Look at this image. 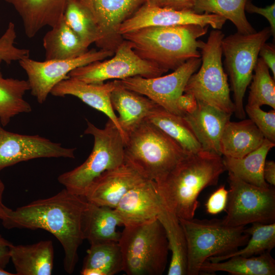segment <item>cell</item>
Listing matches in <instances>:
<instances>
[{"mask_svg":"<svg viewBox=\"0 0 275 275\" xmlns=\"http://www.w3.org/2000/svg\"><path fill=\"white\" fill-rule=\"evenodd\" d=\"M88 201L64 188L56 195L13 210L6 207L2 220L7 229H41L51 233L64 252L65 270L72 274L78 260V250L85 240L83 218Z\"/></svg>","mask_w":275,"mask_h":275,"instance_id":"1","label":"cell"},{"mask_svg":"<svg viewBox=\"0 0 275 275\" xmlns=\"http://www.w3.org/2000/svg\"><path fill=\"white\" fill-rule=\"evenodd\" d=\"M225 171L221 155L203 150L188 154L155 183L162 205L179 218H194L200 193L216 185Z\"/></svg>","mask_w":275,"mask_h":275,"instance_id":"2","label":"cell"},{"mask_svg":"<svg viewBox=\"0 0 275 275\" xmlns=\"http://www.w3.org/2000/svg\"><path fill=\"white\" fill-rule=\"evenodd\" d=\"M208 26L198 24L154 26L122 35L136 53L167 72L174 70L189 59L201 58L199 51Z\"/></svg>","mask_w":275,"mask_h":275,"instance_id":"3","label":"cell"},{"mask_svg":"<svg viewBox=\"0 0 275 275\" xmlns=\"http://www.w3.org/2000/svg\"><path fill=\"white\" fill-rule=\"evenodd\" d=\"M124 149L126 159L155 183L190 154L147 119L127 134Z\"/></svg>","mask_w":275,"mask_h":275,"instance_id":"4","label":"cell"},{"mask_svg":"<svg viewBox=\"0 0 275 275\" xmlns=\"http://www.w3.org/2000/svg\"><path fill=\"white\" fill-rule=\"evenodd\" d=\"M179 219L187 243V275L200 274L208 258L233 253L250 238L245 226L229 227L222 219Z\"/></svg>","mask_w":275,"mask_h":275,"instance_id":"5","label":"cell"},{"mask_svg":"<svg viewBox=\"0 0 275 275\" xmlns=\"http://www.w3.org/2000/svg\"><path fill=\"white\" fill-rule=\"evenodd\" d=\"M86 134L94 139L92 151L81 164L59 176L58 180L70 193L81 197L92 183L106 171L114 169L126 160L124 140L116 125L108 119L103 128L87 120Z\"/></svg>","mask_w":275,"mask_h":275,"instance_id":"6","label":"cell"},{"mask_svg":"<svg viewBox=\"0 0 275 275\" xmlns=\"http://www.w3.org/2000/svg\"><path fill=\"white\" fill-rule=\"evenodd\" d=\"M128 275H161L166 270L169 245L161 224L156 218L124 226L118 242Z\"/></svg>","mask_w":275,"mask_h":275,"instance_id":"7","label":"cell"},{"mask_svg":"<svg viewBox=\"0 0 275 275\" xmlns=\"http://www.w3.org/2000/svg\"><path fill=\"white\" fill-rule=\"evenodd\" d=\"M224 34L214 29L206 42L202 41L199 70L188 79L184 93L192 94L198 101L232 114L235 106L230 95L227 75L222 64V42Z\"/></svg>","mask_w":275,"mask_h":275,"instance_id":"8","label":"cell"},{"mask_svg":"<svg viewBox=\"0 0 275 275\" xmlns=\"http://www.w3.org/2000/svg\"><path fill=\"white\" fill-rule=\"evenodd\" d=\"M271 35L270 28L249 34L238 32L224 38L222 52L234 95V113L237 118L245 117L243 98L252 80L261 46Z\"/></svg>","mask_w":275,"mask_h":275,"instance_id":"9","label":"cell"},{"mask_svg":"<svg viewBox=\"0 0 275 275\" xmlns=\"http://www.w3.org/2000/svg\"><path fill=\"white\" fill-rule=\"evenodd\" d=\"M230 189L222 221L229 227L245 226L254 223H275V189L259 187L228 172Z\"/></svg>","mask_w":275,"mask_h":275,"instance_id":"10","label":"cell"},{"mask_svg":"<svg viewBox=\"0 0 275 275\" xmlns=\"http://www.w3.org/2000/svg\"><path fill=\"white\" fill-rule=\"evenodd\" d=\"M165 72L157 65L141 58L131 44L123 39L111 59L78 67L68 76L87 83L100 84L107 80H121L134 76L155 77Z\"/></svg>","mask_w":275,"mask_h":275,"instance_id":"11","label":"cell"},{"mask_svg":"<svg viewBox=\"0 0 275 275\" xmlns=\"http://www.w3.org/2000/svg\"><path fill=\"white\" fill-rule=\"evenodd\" d=\"M114 52L102 49H92L70 59L41 62L26 57L19 60V63L28 75L32 95L42 104L46 101L53 87L68 78L71 71L95 61L104 60L112 57Z\"/></svg>","mask_w":275,"mask_h":275,"instance_id":"12","label":"cell"},{"mask_svg":"<svg viewBox=\"0 0 275 275\" xmlns=\"http://www.w3.org/2000/svg\"><path fill=\"white\" fill-rule=\"evenodd\" d=\"M201 63V58H193L164 76L151 78L134 76L117 80L122 87L148 97L173 114L182 116L177 106V100Z\"/></svg>","mask_w":275,"mask_h":275,"instance_id":"13","label":"cell"},{"mask_svg":"<svg viewBox=\"0 0 275 275\" xmlns=\"http://www.w3.org/2000/svg\"><path fill=\"white\" fill-rule=\"evenodd\" d=\"M75 148H67L39 135L5 130L0 122V172L19 162L39 158H74Z\"/></svg>","mask_w":275,"mask_h":275,"instance_id":"14","label":"cell"},{"mask_svg":"<svg viewBox=\"0 0 275 275\" xmlns=\"http://www.w3.org/2000/svg\"><path fill=\"white\" fill-rule=\"evenodd\" d=\"M91 12L99 31L95 43L100 49L115 51L123 40L121 25L143 4L144 0H79Z\"/></svg>","mask_w":275,"mask_h":275,"instance_id":"15","label":"cell"},{"mask_svg":"<svg viewBox=\"0 0 275 275\" xmlns=\"http://www.w3.org/2000/svg\"><path fill=\"white\" fill-rule=\"evenodd\" d=\"M226 19L210 13H197L193 11H178L163 7L143 4L121 25L119 33L124 34L142 28L154 26L198 24L219 30Z\"/></svg>","mask_w":275,"mask_h":275,"instance_id":"16","label":"cell"},{"mask_svg":"<svg viewBox=\"0 0 275 275\" xmlns=\"http://www.w3.org/2000/svg\"><path fill=\"white\" fill-rule=\"evenodd\" d=\"M147 179L130 162L103 173L90 185L84 198L94 204L115 208L131 188Z\"/></svg>","mask_w":275,"mask_h":275,"instance_id":"17","label":"cell"},{"mask_svg":"<svg viewBox=\"0 0 275 275\" xmlns=\"http://www.w3.org/2000/svg\"><path fill=\"white\" fill-rule=\"evenodd\" d=\"M162 204L154 181L147 179L129 190L114 208L124 226L157 218Z\"/></svg>","mask_w":275,"mask_h":275,"instance_id":"18","label":"cell"},{"mask_svg":"<svg viewBox=\"0 0 275 275\" xmlns=\"http://www.w3.org/2000/svg\"><path fill=\"white\" fill-rule=\"evenodd\" d=\"M116 86V80L106 83L92 84L68 77L54 86L50 94L57 97L74 96L102 112L116 125L125 140L111 101V93Z\"/></svg>","mask_w":275,"mask_h":275,"instance_id":"19","label":"cell"},{"mask_svg":"<svg viewBox=\"0 0 275 275\" xmlns=\"http://www.w3.org/2000/svg\"><path fill=\"white\" fill-rule=\"evenodd\" d=\"M196 109L182 117L192 130L203 151L221 155L219 141L232 114L197 101ZM222 156V155H221Z\"/></svg>","mask_w":275,"mask_h":275,"instance_id":"20","label":"cell"},{"mask_svg":"<svg viewBox=\"0 0 275 275\" xmlns=\"http://www.w3.org/2000/svg\"><path fill=\"white\" fill-rule=\"evenodd\" d=\"M21 18L25 35L34 37L43 28L62 18L67 0H5Z\"/></svg>","mask_w":275,"mask_h":275,"instance_id":"21","label":"cell"},{"mask_svg":"<svg viewBox=\"0 0 275 275\" xmlns=\"http://www.w3.org/2000/svg\"><path fill=\"white\" fill-rule=\"evenodd\" d=\"M116 80L117 86L111 93V101L114 110L119 113L118 121L125 141L127 134L146 120L157 104Z\"/></svg>","mask_w":275,"mask_h":275,"instance_id":"22","label":"cell"},{"mask_svg":"<svg viewBox=\"0 0 275 275\" xmlns=\"http://www.w3.org/2000/svg\"><path fill=\"white\" fill-rule=\"evenodd\" d=\"M54 249L51 240L27 245L13 244L10 260L16 275H50L53 267Z\"/></svg>","mask_w":275,"mask_h":275,"instance_id":"23","label":"cell"},{"mask_svg":"<svg viewBox=\"0 0 275 275\" xmlns=\"http://www.w3.org/2000/svg\"><path fill=\"white\" fill-rule=\"evenodd\" d=\"M265 138L249 119L239 122L229 121L219 141V152L224 157L241 158L258 148Z\"/></svg>","mask_w":275,"mask_h":275,"instance_id":"24","label":"cell"},{"mask_svg":"<svg viewBox=\"0 0 275 275\" xmlns=\"http://www.w3.org/2000/svg\"><path fill=\"white\" fill-rule=\"evenodd\" d=\"M122 225L114 208L88 202L83 218L85 240L91 244L119 242L121 233L117 231Z\"/></svg>","mask_w":275,"mask_h":275,"instance_id":"25","label":"cell"},{"mask_svg":"<svg viewBox=\"0 0 275 275\" xmlns=\"http://www.w3.org/2000/svg\"><path fill=\"white\" fill-rule=\"evenodd\" d=\"M43 37L45 60H66L79 57L89 50L66 23L63 16Z\"/></svg>","mask_w":275,"mask_h":275,"instance_id":"26","label":"cell"},{"mask_svg":"<svg viewBox=\"0 0 275 275\" xmlns=\"http://www.w3.org/2000/svg\"><path fill=\"white\" fill-rule=\"evenodd\" d=\"M274 146L275 143L265 139L258 148L241 158L224 157L226 170L247 183L268 187L270 185L264 180L263 171L267 154Z\"/></svg>","mask_w":275,"mask_h":275,"instance_id":"27","label":"cell"},{"mask_svg":"<svg viewBox=\"0 0 275 275\" xmlns=\"http://www.w3.org/2000/svg\"><path fill=\"white\" fill-rule=\"evenodd\" d=\"M201 272L224 271L233 275H274L275 260L270 252L253 256H234L219 262L205 261Z\"/></svg>","mask_w":275,"mask_h":275,"instance_id":"28","label":"cell"},{"mask_svg":"<svg viewBox=\"0 0 275 275\" xmlns=\"http://www.w3.org/2000/svg\"><path fill=\"white\" fill-rule=\"evenodd\" d=\"M157 218L164 228L171 253L167 274L187 275V243L179 218L162 205Z\"/></svg>","mask_w":275,"mask_h":275,"instance_id":"29","label":"cell"},{"mask_svg":"<svg viewBox=\"0 0 275 275\" xmlns=\"http://www.w3.org/2000/svg\"><path fill=\"white\" fill-rule=\"evenodd\" d=\"M123 271V260L118 242L91 244L80 271L82 275H114Z\"/></svg>","mask_w":275,"mask_h":275,"instance_id":"30","label":"cell"},{"mask_svg":"<svg viewBox=\"0 0 275 275\" xmlns=\"http://www.w3.org/2000/svg\"><path fill=\"white\" fill-rule=\"evenodd\" d=\"M147 120L173 139L185 151L196 153L203 150L182 116L173 114L157 104Z\"/></svg>","mask_w":275,"mask_h":275,"instance_id":"31","label":"cell"},{"mask_svg":"<svg viewBox=\"0 0 275 275\" xmlns=\"http://www.w3.org/2000/svg\"><path fill=\"white\" fill-rule=\"evenodd\" d=\"M29 90L28 80L5 78L0 68V122L3 127L15 116L32 111L31 105L24 98Z\"/></svg>","mask_w":275,"mask_h":275,"instance_id":"32","label":"cell"},{"mask_svg":"<svg viewBox=\"0 0 275 275\" xmlns=\"http://www.w3.org/2000/svg\"><path fill=\"white\" fill-rule=\"evenodd\" d=\"M249 0H197L194 9L197 13H210L231 21L237 32L249 34L256 31L247 20L245 6Z\"/></svg>","mask_w":275,"mask_h":275,"instance_id":"33","label":"cell"},{"mask_svg":"<svg viewBox=\"0 0 275 275\" xmlns=\"http://www.w3.org/2000/svg\"><path fill=\"white\" fill-rule=\"evenodd\" d=\"M251 224V227L246 228L250 238L244 248L224 256L210 257L207 260L219 262L234 256L250 257L270 252L275 246V223Z\"/></svg>","mask_w":275,"mask_h":275,"instance_id":"34","label":"cell"},{"mask_svg":"<svg viewBox=\"0 0 275 275\" xmlns=\"http://www.w3.org/2000/svg\"><path fill=\"white\" fill-rule=\"evenodd\" d=\"M63 17L84 45L89 47L99 39V31L89 9L79 0H67Z\"/></svg>","mask_w":275,"mask_h":275,"instance_id":"35","label":"cell"},{"mask_svg":"<svg viewBox=\"0 0 275 275\" xmlns=\"http://www.w3.org/2000/svg\"><path fill=\"white\" fill-rule=\"evenodd\" d=\"M248 105L261 107L266 105L275 109V82L269 68L260 58L254 68Z\"/></svg>","mask_w":275,"mask_h":275,"instance_id":"36","label":"cell"},{"mask_svg":"<svg viewBox=\"0 0 275 275\" xmlns=\"http://www.w3.org/2000/svg\"><path fill=\"white\" fill-rule=\"evenodd\" d=\"M16 36L15 24L10 22L5 33L0 37V64L3 62L10 64L14 61L29 57V49L15 46Z\"/></svg>","mask_w":275,"mask_h":275,"instance_id":"37","label":"cell"},{"mask_svg":"<svg viewBox=\"0 0 275 275\" xmlns=\"http://www.w3.org/2000/svg\"><path fill=\"white\" fill-rule=\"evenodd\" d=\"M260 107L246 104L244 110L265 139L275 143V109L265 112Z\"/></svg>","mask_w":275,"mask_h":275,"instance_id":"38","label":"cell"},{"mask_svg":"<svg viewBox=\"0 0 275 275\" xmlns=\"http://www.w3.org/2000/svg\"><path fill=\"white\" fill-rule=\"evenodd\" d=\"M229 191L224 185L215 190L209 197L206 204L208 213L216 214L225 209L228 198Z\"/></svg>","mask_w":275,"mask_h":275,"instance_id":"39","label":"cell"},{"mask_svg":"<svg viewBox=\"0 0 275 275\" xmlns=\"http://www.w3.org/2000/svg\"><path fill=\"white\" fill-rule=\"evenodd\" d=\"M245 11L250 13L260 14L266 18L270 25L271 35L275 36V3L265 7H259L250 1H248L245 6Z\"/></svg>","mask_w":275,"mask_h":275,"instance_id":"40","label":"cell"},{"mask_svg":"<svg viewBox=\"0 0 275 275\" xmlns=\"http://www.w3.org/2000/svg\"><path fill=\"white\" fill-rule=\"evenodd\" d=\"M197 100L193 94L183 93L178 98L177 106L183 116L185 114H189L193 112L197 108Z\"/></svg>","mask_w":275,"mask_h":275,"instance_id":"41","label":"cell"},{"mask_svg":"<svg viewBox=\"0 0 275 275\" xmlns=\"http://www.w3.org/2000/svg\"><path fill=\"white\" fill-rule=\"evenodd\" d=\"M259 55L270 69L275 79V47L273 44L265 43L261 47Z\"/></svg>","mask_w":275,"mask_h":275,"instance_id":"42","label":"cell"},{"mask_svg":"<svg viewBox=\"0 0 275 275\" xmlns=\"http://www.w3.org/2000/svg\"><path fill=\"white\" fill-rule=\"evenodd\" d=\"M197 0H165L162 7L178 11H194Z\"/></svg>","mask_w":275,"mask_h":275,"instance_id":"43","label":"cell"},{"mask_svg":"<svg viewBox=\"0 0 275 275\" xmlns=\"http://www.w3.org/2000/svg\"><path fill=\"white\" fill-rule=\"evenodd\" d=\"M13 244L0 235V269H4L10 260V251Z\"/></svg>","mask_w":275,"mask_h":275,"instance_id":"44","label":"cell"},{"mask_svg":"<svg viewBox=\"0 0 275 275\" xmlns=\"http://www.w3.org/2000/svg\"><path fill=\"white\" fill-rule=\"evenodd\" d=\"M263 176L265 181L270 185H275V162L273 160H266Z\"/></svg>","mask_w":275,"mask_h":275,"instance_id":"45","label":"cell"},{"mask_svg":"<svg viewBox=\"0 0 275 275\" xmlns=\"http://www.w3.org/2000/svg\"><path fill=\"white\" fill-rule=\"evenodd\" d=\"M5 190V185L0 178V219L2 220L5 216L6 206L3 203V195Z\"/></svg>","mask_w":275,"mask_h":275,"instance_id":"46","label":"cell"},{"mask_svg":"<svg viewBox=\"0 0 275 275\" xmlns=\"http://www.w3.org/2000/svg\"><path fill=\"white\" fill-rule=\"evenodd\" d=\"M165 0H144L145 4L150 6L162 7Z\"/></svg>","mask_w":275,"mask_h":275,"instance_id":"47","label":"cell"},{"mask_svg":"<svg viewBox=\"0 0 275 275\" xmlns=\"http://www.w3.org/2000/svg\"><path fill=\"white\" fill-rule=\"evenodd\" d=\"M0 275H15V273L7 271L3 269H0Z\"/></svg>","mask_w":275,"mask_h":275,"instance_id":"48","label":"cell"}]
</instances>
